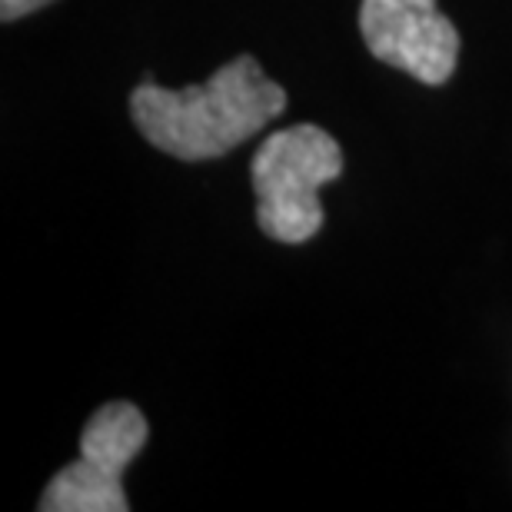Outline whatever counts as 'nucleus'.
I'll use <instances>...</instances> for the list:
<instances>
[{
  "label": "nucleus",
  "instance_id": "obj_1",
  "mask_svg": "<svg viewBox=\"0 0 512 512\" xmlns=\"http://www.w3.org/2000/svg\"><path fill=\"white\" fill-rule=\"evenodd\" d=\"M286 110V90L250 54L233 57L207 84L167 90L153 77L130 94L143 140L177 160H217Z\"/></svg>",
  "mask_w": 512,
  "mask_h": 512
},
{
  "label": "nucleus",
  "instance_id": "obj_2",
  "mask_svg": "<svg viewBox=\"0 0 512 512\" xmlns=\"http://www.w3.org/2000/svg\"><path fill=\"white\" fill-rule=\"evenodd\" d=\"M343 173V150L316 124L270 133L253 153L256 223L270 240L306 243L323 227L320 187Z\"/></svg>",
  "mask_w": 512,
  "mask_h": 512
},
{
  "label": "nucleus",
  "instance_id": "obj_3",
  "mask_svg": "<svg viewBox=\"0 0 512 512\" xmlns=\"http://www.w3.org/2000/svg\"><path fill=\"white\" fill-rule=\"evenodd\" d=\"M147 416L133 403L100 406L80 436V459L50 479L40 499L44 512H127L120 476L147 446Z\"/></svg>",
  "mask_w": 512,
  "mask_h": 512
},
{
  "label": "nucleus",
  "instance_id": "obj_4",
  "mask_svg": "<svg viewBox=\"0 0 512 512\" xmlns=\"http://www.w3.org/2000/svg\"><path fill=\"white\" fill-rule=\"evenodd\" d=\"M360 34L376 60L429 87L446 84L456 70L459 30L436 0H363Z\"/></svg>",
  "mask_w": 512,
  "mask_h": 512
},
{
  "label": "nucleus",
  "instance_id": "obj_5",
  "mask_svg": "<svg viewBox=\"0 0 512 512\" xmlns=\"http://www.w3.org/2000/svg\"><path fill=\"white\" fill-rule=\"evenodd\" d=\"M47 4H54V0H0V20H17Z\"/></svg>",
  "mask_w": 512,
  "mask_h": 512
}]
</instances>
